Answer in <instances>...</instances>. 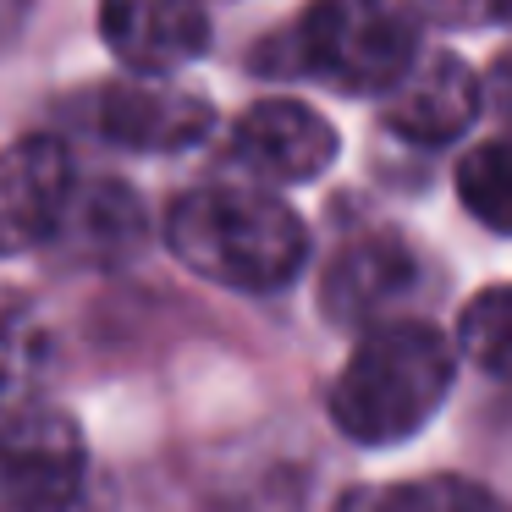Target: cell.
<instances>
[{
	"label": "cell",
	"mask_w": 512,
	"mask_h": 512,
	"mask_svg": "<svg viewBox=\"0 0 512 512\" xmlns=\"http://www.w3.org/2000/svg\"><path fill=\"white\" fill-rule=\"evenodd\" d=\"M61 232H72V243L89 259H122L144 237V204L122 182H100L94 193H72Z\"/></svg>",
	"instance_id": "8fae6325"
},
{
	"label": "cell",
	"mask_w": 512,
	"mask_h": 512,
	"mask_svg": "<svg viewBox=\"0 0 512 512\" xmlns=\"http://www.w3.org/2000/svg\"><path fill=\"white\" fill-rule=\"evenodd\" d=\"M419 61V23L402 0H309L259 67L342 94H391Z\"/></svg>",
	"instance_id": "3957f363"
},
{
	"label": "cell",
	"mask_w": 512,
	"mask_h": 512,
	"mask_svg": "<svg viewBox=\"0 0 512 512\" xmlns=\"http://www.w3.org/2000/svg\"><path fill=\"white\" fill-rule=\"evenodd\" d=\"M83 430L72 413L28 402L0 419V512H78Z\"/></svg>",
	"instance_id": "277c9868"
},
{
	"label": "cell",
	"mask_w": 512,
	"mask_h": 512,
	"mask_svg": "<svg viewBox=\"0 0 512 512\" xmlns=\"http://www.w3.org/2000/svg\"><path fill=\"white\" fill-rule=\"evenodd\" d=\"M490 12H496V17H507V23H512V0H490Z\"/></svg>",
	"instance_id": "ac0fdd59"
},
{
	"label": "cell",
	"mask_w": 512,
	"mask_h": 512,
	"mask_svg": "<svg viewBox=\"0 0 512 512\" xmlns=\"http://www.w3.org/2000/svg\"><path fill=\"white\" fill-rule=\"evenodd\" d=\"M485 94H490V105H496V111L512 122V50H501V56L490 61V72H485Z\"/></svg>",
	"instance_id": "e0dca14e"
},
{
	"label": "cell",
	"mask_w": 512,
	"mask_h": 512,
	"mask_svg": "<svg viewBox=\"0 0 512 512\" xmlns=\"http://www.w3.org/2000/svg\"><path fill=\"white\" fill-rule=\"evenodd\" d=\"M100 34L133 72H171L210 50L204 0H100Z\"/></svg>",
	"instance_id": "30bf717a"
},
{
	"label": "cell",
	"mask_w": 512,
	"mask_h": 512,
	"mask_svg": "<svg viewBox=\"0 0 512 512\" xmlns=\"http://www.w3.org/2000/svg\"><path fill=\"white\" fill-rule=\"evenodd\" d=\"M336 127L303 100H259L232 127V160L259 182H309L336 160Z\"/></svg>",
	"instance_id": "52a82bcc"
},
{
	"label": "cell",
	"mask_w": 512,
	"mask_h": 512,
	"mask_svg": "<svg viewBox=\"0 0 512 512\" xmlns=\"http://www.w3.org/2000/svg\"><path fill=\"white\" fill-rule=\"evenodd\" d=\"M419 281V259L397 232H364L336 248L320 281V309L331 325H375Z\"/></svg>",
	"instance_id": "9c48e42d"
},
{
	"label": "cell",
	"mask_w": 512,
	"mask_h": 512,
	"mask_svg": "<svg viewBox=\"0 0 512 512\" xmlns=\"http://www.w3.org/2000/svg\"><path fill=\"white\" fill-rule=\"evenodd\" d=\"M336 512H512L496 490L474 479H408V485H358L336 501Z\"/></svg>",
	"instance_id": "7c38bea8"
},
{
	"label": "cell",
	"mask_w": 512,
	"mask_h": 512,
	"mask_svg": "<svg viewBox=\"0 0 512 512\" xmlns=\"http://www.w3.org/2000/svg\"><path fill=\"white\" fill-rule=\"evenodd\" d=\"M457 353L430 320H380L331 386V419L358 446H397L435 419Z\"/></svg>",
	"instance_id": "7a4b0ae2"
},
{
	"label": "cell",
	"mask_w": 512,
	"mask_h": 512,
	"mask_svg": "<svg viewBox=\"0 0 512 512\" xmlns=\"http://www.w3.org/2000/svg\"><path fill=\"white\" fill-rule=\"evenodd\" d=\"M457 347L468 364L496 380H512V287H485L457 314Z\"/></svg>",
	"instance_id": "5bb4252c"
},
{
	"label": "cell",
	"mask_w": 512,
	"mask_h": 512,
	"mask_svg": "<svg viewBox=\"0 0 512 512\" xmlns=\"http://www.w3.org/2000/svg\"><path fill=\"white\" fill-rule=\"evenodd\" d=\"M446 6H452V0H446Z\"/></svg>",
	"instance_id": "d6986e66"
},
{
	"label": "cell",
	"mask_w": 512,
	"mask_h": 512,
	"mask_svg": "<svg viewBox=\"0 0 512 512\" xmlns=\"http://www.w3.org/2000/svg\"><path fill=\"white\" fill-rule=\"evenodd\" d=\"M479 94H485V83L474 78V67L435 50V56L413 61L402 72V83L391 89L386 133H397L402 144H419V149H441L474 127Z\"/></svg>",
	"instance_id": "ba28073f"
},
{
	"label": "cell",
	"mask_w": 512,
	"mask_h": 512,
	"mask_svg": "<svg viewBox=\"0 0 512 512\" xmlns=\"http://www.w3.org/2000/svg\"><path fill=\"white\" fill-rule=\"evenodd\" d=\"M39 369H45V331L28 314H0V419L34 402Z\"/></svg>",
	"instance_id": "9a60e30c"
},
{
	"label": "cell",
	"mask_w": 512,
	"mask_h": 512,
	"mask_svg": "<svg viewBox=\"0 0 512 512\" xmlns=\"http://www.w3.org/2000/svg\"><path fill=\"white\" fill-rule=\"evenodd\" d=\"M89 127L116 149H138V155H177L210 138L215 105L204 94L166 89V83H105L89 100Z\"/></svg>",
	"instance_id": "5b68a950"
},
{
	"label": "cell",
	"mask_w": 512,
	"mask_h": 512,
	"mask_svg": "<svg viewBox=\"0 0 512 512\" xmlns=\"http://www.w3.org/2000/svg\"><path fill=\"white\" fill-rule=\"evenodd\" d=\"M457 199L485 232L512 237V138L474 144L457 160Z\"/></svg>",
	"instance_id": "4fadbf2b"
},
{
	"label": "cell",
	"mask_w": 512,
	"mask_h": 512,
	"mask_svg": "<svg viewBox=\"0 0 512 512\" xmlns=\"http://www.w3.org/2000/svg\"><path fill=\"white\" fill-rule=\"evenodd\" d=\"M78 193V171L61 138H23L0 149V259L50 243Z\"/></svg>",
	"instance_id": "8992f818"
},
{
	"label": "cell",
	"mask_w": 512,
	"mask_h": 512,
	"mask_svg": "<svg viewBox=\"0 0 512 512\" xmlns=\"http://www.w3.org/2000/svg\"><path fill=\"white\" fill-rule=\"evenodd\" d=\"M166 243L193 276L215 287L281 292L309 259V226L265 188L210 182L171 204Z\"/></svg>",
	"instance_id": "6da1fadb"
},
{
	"label": "cell",
	"mask_w": 512,
	"mask_h": 512,
	"mask_svg": "<svg viewBox=\"0 0 512 512\" xmlns=\"http://www.w3.org/2000/svg\"><path fill=\"white\" fill-rule=\"evenodd\" d=\"M199 512H303V479L287 474V468H270V474L210 496Z\"/></svg>",
	"instance_id": "2e32d148"
}]
</instances>
